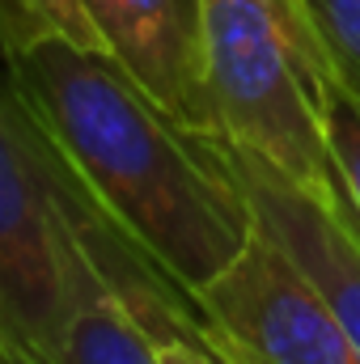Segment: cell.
Here are the masks:
<instances>
[{
	"instance_id": "cell-1",
	"label": "cell",
	"mask_w": 360,
	"mask_h": 364,
	"mask_svg": "<svg viewBox=\"0 0 360 364\" xmlns=\"http://www.w3.org/2000/svg\"><path fill=\"white\" fill-rule=\"evenodd\" d=\"M55 186L191 296L225 272L259 220L216 136L166 114L106 51L43 38L4 60Z\"/></svg>"
},
{
	"instance_id": "cell-2",
	"label": "cell",
	"mask_w": 360,
	"mask_h": 364,
	"mask_svg": "<svg viewBox=\"0 0 360 364\" xmlns=\"http://www.w3.org/2000/svg\"><path fill=\"white\" fill-rule=\"evenodd\" d=\"M212 127L344 212L322 127V43L301 0H199Z\"/></svg>"
},
{
	"instance_id": "cell-3",
	"label": "cell",
	"mask_w": 360,
	"mask_h": 364,
	"mask_svg": "<svg viewBox=\"0 0 360 364\" xmlns=\"http://www.w3.org/2000/svg\"><path fill=\"white\" fill-rule=\"evenodd\" d=\"M73 242L47 157L0 81V364H60Z\"/></svg>"
},
{
	"instance_id": "cell-4",
	"label": "cell",
	"mask_w": 360,
	"mask_h": 364,
	"mask_svg": "<svg viewBox=\"0 0 360 364\" xmlns=\"http://www.w3.org/2000/svg\"><path fill=\"white\" fill-rule=\"evenodd\" d=\"M199 339L225 364H360L335 305L259 225L246 250L191 292Z\"/></svg>"
},
{
	"instance_id": "cell-5",
	"label": "cell",
	"mask_w": 360,
	"mask_h": 364,
	"mask_svg": "<svg viewBox=\"0 0 360 364\" xmlns=\"http://www.w3.org/2000/svg\"><path fill=\"white\" fill-rule=\"evenodd\" d=\"M102 51L179 123L216 136L203 85L199 0H81Z\"/></svg>"
},
{
	"instance_id": "cell-6",
	"label": "cell",
	"mask_w": 360,
	"mask_h": 364,
	"mask_svg": "<svg viewBox=\"0 0 360 364\" xmlns=\"http://www.w3.org/2000/svg\"><path fill=\"white\" fill-rule=\"evenodd\" d=\"M221 149H225L238 182L246 186L255 220L322 288V296L335 305V314L348 326V335L356 343V356H360V233L356 225L335 203H322L309 191H301L288 174H280L259 153L238 149L229 140H221Z\"/></svg>"
},
{
	"instance_id": "cell-7",
	"label": "cell",
	"mask_w": 360,
	"mask_h": 364,
	"mask_svg": "<svg viewBox=\"0 0 360 364\" xmlns=\"http://www.w3.org/2000/svg\"><path fill=\"white\" fill-rule=\"evenodd\" d=\"M68 242H73V314H68L60 364H162L157 339L97 279L73 229H68Z\"/></svg>"
},
{
	"instance_id": "cell-8",
	"label": "cell",
	"mask_w": 360,
	"mask_h": 364,
	"mask_svg": "<svg viewBox=\"0 0 360 364\" xmlns=\"http://www.w3.org/2000/svg\"><path fill=\"white\" fill-rule=\"evenodd\" d=\"M43 38H73L90 51H102L81 0H0V51L4 60L38 47Z\"/></svg>"
},
{
	"instance_id": "cell-9",
	"label": "cell",
	"mask_w": 360,
	"mask_h": 364,
	"mask_svg": "<svg viewBox=\"0 0 360 364\" xmlns=\"http://www.w3.org/2000/svg\"><path fill=\"white\" fill-rule=\"evenodd\" d=\"M322 127H327L335 182L344 195V216L360 233V93L331 64L322 73Z\"/></svg>"
},
{
	"instance_id": "cell-10",
	"label": "cell",
	"mask_w": 360,
	"mask_h": 364,
	"mask_svg": "<svg viewBox=\"0 0 360 364\" xmlns=\"http://www.w3.org/2000/svg\"><path fill=\"white\" fill-rule=\"evenodd\" d=\"M327 64L360 93V0H301Z\"/></svg>"
},
{
	"instance_id": "cell-11",
	"label": "cell",
	"mask_w": 360,
	"mask_h": 364,
	"mask_svg": "<svg viewBox=\"0 0 360 364\" xmlns=\"http://www.w3.org/2000/svg\"><path fill=\"white\" fill-rule=\"evenodd\" d=\"M162 364H225L221 356H212L208 348H199L195 339L186 335H174V339H162Z\"/></svg>"
}]
</instances>
